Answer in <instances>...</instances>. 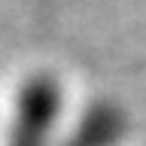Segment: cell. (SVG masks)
Listing matches in <instances>:
<instances>
[{"label":"cell","mask_w":146,"mask_h":146,"mask_svg":"<svg viewBox=\"0 0 146 146\" xmlns=\"http://www.w3.org/2000/svg\"><path fill=\"white\" fill-rule=\"evenodd\" d=\"M119 131H122L119 116L113 110L100 107V110H94L91 116H85V122L79 125L76 137H73L67 146H110L119 137Z\"/></svg>","instance_id":"cell-2"},{"label":"cell","mask_w":146,"mask_h":146,"mask_svg":"<svg viewBox=\"0 0 146 146\" xmlns=\"http://www.w3.org/2000/svg\"><path fill=\"white\" fill-rule=\"evenodd\" d=\"M61 110V91L49 76H36L21 88L9 146H46Z\"/></svg>","instance_id":"cell-1"}]
</instances>
